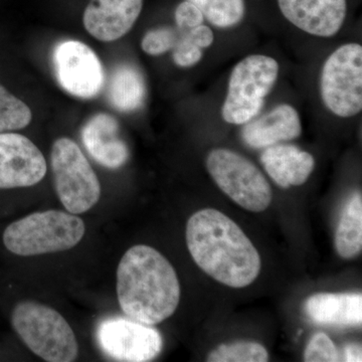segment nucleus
Segmentation results:
<instances>
[{
	"mask_svg": "<svg viewBox=\"0 0 362 362\" xmlns=\"http://www.w3.org/2000/svg\"><path fill=\"white\" fill-rule=\"evenodd\" d=\"M52 61L59 85L71 96L92 99L103 89V66L96 52L84 42H59L52 51Z\"/></svg>",
	"mask_w": 362,
	"mask_h": 362,
	"instance_id": "9",
	"label": "nucleus"
},
{
	"mask_svg": "<svg viewBox=\"0 0 362 362\" xmlns=\"http://www.w3.org/2000/svg\"><path fill=\"white\" fill-rule=\"evenodd\" d=\"M307 314L321 325L357 326L362 322L361 293H319L307 300Z\"/></svg>",
	"mask_w": 362,
	"mask_h": 362,
	"instance_id": "17",
	"label": "nucleus"
},
{
	"mask_svg": "<svg viewBox=\"0 0 362 362\" xmlns=\"http://www.w3.org/2000/svg\"><path fill=\"white\" fill-rule=\"evenodd\" d=\"M301 132V120L296 109L282 104L265 115L245 124L242 136L250 147L261 149L296 139Z\"/></svg>",
	"mask_w": 362,
	"mask_h": 362,
	"instance_id": "15",
	"label": "nucleus"
},
{
	"mask_svg": "<svg viewBox=\"0 0 362 362\" xmlns=\"http://www.w3.org/2000/svg\"><path fill=\"white\" fill-rule=\"evenodd\" d=\"M32 119L30 107L0 85V133L23 129Z\"/></svg>",
	"mask_w": 362,
	"mask_h": 362,
	"instance_id": "21",
	"label": "nucleus"
},
{
	"mask_svg": "<svg viewBox=\"0 0 362 362\" xmlns=\"http://www.w3.org/2000/svg\"><path fill=\"white\" fill-rule=\"evenodd\" d=\"M82 142L90 157L106 168H122L130 156L113 116L99 113L89 119L81 132Z\"/></svg>",
	"mask_w": 362,
	"mask_h": 362,
	"instance_id": "14",
	"label": "nucleus"
},
{
	"mask_svg": "<svg viewBox=\"0 0 362 362\" xmlns=\"http://www.w3.org/2000/svg\"><path fill=\"white\" fill-rule=\"evenodd\" d=\"M175 23L181 32H189L202 25L204 18L202 11L189 1L181 2L175 9Z\"/></svg>",
	"mask_w": 362,
	"mask_h": 362,
	"instance_id": "26",
	"label": "nucleus"
},
{
	"mask_svg": "<svg viewBox=\"0 0 362 362\" xmlns=\"http://www.w3.org/2000/svg\"><path fill=\"white\" fill-rule=\"evenodd\" d=\"M261 162L272 180L282 188L304 185L315 168L313 156L294 145L267 147Z\"/></svg>",
	"mask_w": 362,
	"mask_h": 362,
	"instance_id": "16",
	"label": "nucleus"
},
{
	"mask_svg": "<svg viewBox=\"0 0 362 362\" xmlns=\"http://www.w3.org/2000/svg\"><path fill=\"white\" fill-rule=\"evenodd\" d=\"M85 230L84 221L76 214L52 209L13 221L4 230V244L18 256H40L77 246Z\"/></svg>",
	"mask_w": 362,
	"mask_h": 362,
	"instance_id": "3",
	"label": "nucleus"
},
{
	"mask_svg": "<svg viewBox=\"0 0 362 362\" xmlns=\"http://www.w3.org/2000/svg\"><path fill=\"white\" fill-rule=\"evenodd\" d=\"M16 332L33 354L49 362L76 361L78 345L75 332L58 311L37 302L16 305L11 316Z\"/></svg>",
	"mask_w": 362,
	"mask_h": 362,
	"instance_id": "4",
	"label": "nucleus"
},
{
	"mask_svg": "<svg viewBox=\"0 0 362 362\" xmlns=\"http://www.w3.org/2000/svg\"><path fill=\"white\" fill-rule=\"evenodd\" d=\"M143 0H90L83 21L87 32L101 42H114L130 32L139 18Z\"/></svg>",
	"mask_w": 362,
	"mask_h": 362,
	"instance_id": "13",
	"label": "nucleus"
},
{
	"mask_svg": "<svg viewBox=\"0 0 362 362\" xmlns=\"http://www.w3.org/2000/svg\"><path fill=\"white\" fill-rule=\"evenodd\" d=\"M321 97L326 108L338 117L349 118L362 109V47L343 45L324 64Z\"/></svg>",
	"mask_w": 362,
	"mask_h": 362,
	"instance_id": "8",
	"label": "nucleus"
},
{
	"mask_svg": "<svg viewBox=\"0 0 362 362\" xmlns=\"http://www.w3.org/2000/svg\"><path fill=\"white\" fill-rule=\"evenodd\" d=\"M117 296L132 320L156 325L173 316L180 301L177 274L163 255L146 245L124 254L117 269Z\"/></svg>",
	"mask_w": 362,
	"mask_h": 362,
	"instance_id": "2",
	"label": "nucleus"
},
{
	"mask_svg": "<svg viewBox=\"0 0 362 362\" xmlns=\"http://www.w3.org/2000/svg\"><path fill=\"white\" fill-rule=\"evenodd\" d=\"M279 64L263 54L247 57L233 68L221 109L226 123L245 125L258 115L277 82Z\"/></svg>",
	"mask_w": 362,
	"mask_h": 362,
	"instance_id": "5",
	"label": "nucleus"
},
{
	"mask_svg": "<svg viewBox=\"0 0 362 362\" xmlns=\"http://www.w3.org/2000/svg\"><path fill=\"white\" fill-rule=\"evenodd\" d=\"M97 340L102 351L117 361H151L163 349V339L156 328L121 317L102 321Z\"/></svg>",
	"mask_w": 362,
	"mask_h": 362,
	"instance_id": "10",
	"label": "nucleus"
},
{
	"mask_svg": "<svg viewBox=\"0 0 362 362\" xmlns=\"http://www.w3.org/2000/svg\"><path fill=\"white\" fill-rule=\"evenodd\" d=\"M206 168L218 187L243 209L261 213L270 206V185L246 157L232 150L214 149L207 156Z\"/></svg>",
	"mask_w": 362,
	"mask_h": 362,
	"instance_id": "7",
	"label": "nucleus"
},
{
	"mask_svg": "<svg viewBox=\"0 0 362 362\" xmlns=\"http://www.w3.org/2000/svg\"><path fill=\"white\" fill-rule=\"evenodd\" d=\"M173 57L175 65L181 68H189L201 61L202 52L201 47H197L185 33L173 47Z\"/></svg>",
	"mask_w": 362,
	"mask_h": 362,
	"instance_id": "25",
	"label": "nucleus"
},
{
	"mask_svg": "<svg viewBox=\"0 0 362 362\" xmlns=\"http://www.w3.org/2000/svg\"><path fill=\"white\" fill-rule=\"evenodd\" d=\"M51 159L54 188L66 211L84 214L96 206L101 185L77 143L70 138L56 140Z\"/></svg>",
	"mask_w": 362,
	"mask_h": 362,
	"instance_id": "6",
	"label": "nucleus"
},
{
	"mask_svg": "<svg viewBox=\"0 0 362 362\" xmlns=\"http://www.w3.org/2000/svg\"><path fill=\"white\" fill-rule=\"evenodd\" d=\"M306 362H335L341 361L339 350L325 333L312 337L304 352Z\"/></svg>",
	"mask_w": 362,
	"mask_h": 362,
	"instance_id": "24",
	"label": "nucleus"
},
{
	"mask_svg": "<svg viewBox=\"0 0 362 362\" xmlns=\"http://www.w3.org/2000/svg\"><path fill=\"white\" fill-rule=\"evenodd\" d=\"M187 244L195 264L228 287H247L261 272V257L246 233L216 209H202L190 216Z\"/></svg>",
	"mask_w": 362,
	"mask_h": 362,
	"instance_id": "1",
	"label": "nucleus"
},
{
	"mask_svg": "<svg viewBox=\"0 0 362 362\" xmlns=\"http://www.w3.org/2000/svg\"><path fill=\"white\" fill-rule=\"evenodd\" d=\"M180 37V33L173 28H156L144 35L141 47L150 56H160L173 49Z\"/></svg>",
	"mask_w": 362,
	"mask_h": 362,
	"instance_id": "23",
	"label": "nucleus"
},
{
	"mask_svg": "<svg viewBox=\"0 0 362 362\" xmlns=\"http://www.w3.org/2000/svg\"><path fill=\"white\" fill-rule=\"evenodd\" d=\"M344 361L349 362L362 361V350L361 345L347 344L344 347Z\"/></svg>",
	"mask_w": 362,
	"mask_h": 362,
	"instance_id": "28",
	"label": "nucleus"
},
{
	"mask_svg": "<svg viewBox=\"0 0 362 362\" xmlns=\"http://www.w3.org/2000/svg\"><path fill=\"white\" fill-rule=\"evenodd\" d=\"M187 37L201 49L211 47L214 40L213 30L209 26L201 25L187 32Z\"/></svg>",
	"mask_w": 362,
	"mask_h": 362,
	"instance_id": "27",
	"label": "nucleus"
},
{
	"mask_svg": "<svg viewBox=\"0 0 362 362\" xmlns=\"http://www.w3.org/2000/svg\"><path fill=\"white\" fill-rule=\"evenodd\" d=\"M269 354L259 343L239 341L221 344L207 356L209 362H266Z\"/></svg>",
	"mask_w": 362,
	"mask_h": 362,
	"instance_id": "22",
	"label": "nucleus"
},
{
	"mask_svg": "<svg viewBox=\"0 0 362 362\" xmlns=\"http://www.w3.org/2000/svg\"><path fill=\"white\" fill-rule=\"evenodd\" d=\"M194 4L204 18L220 28H232L244 18L245 0H187Z\"/></svg>",
	"mask_w": 362,
	"mask_h": 362,
	"instance_id": "20",
	"label": "nucleus"
},
{
	"mask_svg": "<svg viewBox=\"0 0 362 362\" xmlns=\"http://www.w3.org/2000/svg\"><path fill=\"white\" fill-rule=\"evenodd\" d=\"M146 92L141 71L134 66L123 64L112 73L107 99L117 111L133 112L141 108Z\"/></svg>",
	"mask_w": 362,
	"mask_h": 362,
	"instance_id": "18",
	"label": "nucleus"
},
{
	"mask_svg": "<svg viewBox=\"0 0 362 362\" xmlns=\"http://www.w3.org/2000/svg\"><path fill=\"white\" fill-rule=\"evenodd\" d=\"M47 170L45 156L28 137L0 133V189L33 187Z\"/></svg>",
	"mask_w": 362,
	"mask_h": 362,
	"instance_id": "11",
	"label": "nucleus"
},
{
	"mask_svg": "<svg viewBox=\"0 0 362 362\" xmlns=\"http://www.w3.org/2000/svg\"><path fill=\"white\" fill-rule=\"evenodd\" d=\"M335 247L343 259H352L362 249V199L354 194L343 209L335 233Z\"/></svg>",
	"mask_w": 362,
	"mask_h": 362,
	"instance_id": "19",
	"label": "nucleus"
},
{
	"mask_svg": "<svg viewBox=\"0 0 362 362\" xmlns=\"http://www.w3.org/2000/svg\"><path fill=\"white\" fill-rule=\"evenodd\" d=\"M278 4L286 20L315 37L337 35L347 13L346 0H278Z\"/></svg>",
	"mask_w": 362,
	"mask_h": 362,
	"instance_id": "12",
	"label": "nucleus"
}]
</instances>
